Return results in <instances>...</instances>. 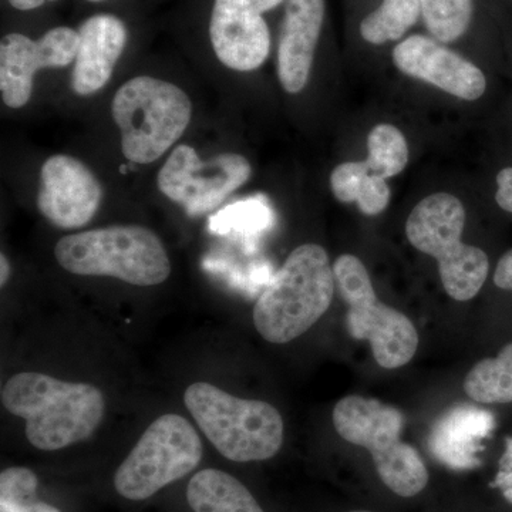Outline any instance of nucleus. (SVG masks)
Wrapping results in <instances>:
<instances>
[{"label":"nucleus","mask_w":512,"mask_h":512,"mask_svg":"<svg viewBox=\"0 0 512 512\" xmlns=\"http://www.w3.org/2000/svg\"><path fill=\"white\" fill-rule=\"evenodd\" d=\"M404 423L397 407L362 396L343 397L333 409V426L339 436L366 448L384 485L410 498L429 484V471L419 451L402 440Z\"/></svg>","instance_id":"5"},{"label":"nucleus","mask_w":512,"mask_h":512,"mask_svg":"<svg viewBox=\"0 0 512 512\" xmlns=\"http://www.w3.org/2000/svg\"><path fill=\"white\" fill-rule=\"evenodd\" d=\"M103 188L93 171L77 158L56 154L40 170L37 208L60 229H79L99 210Z\"/></svg>","instance_id":"13"},{"label":"nucleus","mask_w":512,"mask_h":512,"mask_svg":"<svg viewBox=\"0 0 512 512\" xmlns=\"http://www.w3.org/2000/svg\"><path fill=\"white\" fill-rule=\"evenodd\" d=\"M0 512H62L55 505L43 503V501H0Z\"/></svg>","instance_id":"28"},{"label":"nucleus","mask_w":512,"mask_h":512,"mask_svg":"<svg viewBox=\"0 0 512 512\" xmlns=\"http://www.w3.org/2000/svg\"><path fill=\"white\" fill-rule=\"evenodd\" d=\"M184 403L205 437L227 460H269L284 444V420L272 404L232 396L207 382L190 384Z\"/></svg>","instance_id":"4"},{"label":"nucleus","mask_w":512,"mask_h":512,"mask_svg":"<svg viewBox=\"0 0 512 512\" xmlns=\"http://www.w3.org/2000/svg\"><path fill=\"white\" fill-rule=\"evenodd\" d=\"M37 488L39 477L28 467H9L0 474V501L32 500Z\"/></svg>","instance_id":"25"},{"label":"nucleus","mask_w":512,"mask_h":512,"mask_svg":"<svg viewBox=\"0 0 512 512\" xmlns=\"http://www.w3.org/2000/svg\"><path fill=\"white\" fill-rule=\"evenodd\" d=\"M393 62L400 72L433 84L457 99H480L487 79L476 64L429 36L413 35L393 49Z\"/></svg>","instance_id":"14"},{"label":"nucleus","mask_w":512,"mask_h":512,"mask_svg":"<svg viewBox=\"0 0 512 512\" xmlns=\"http://www.w3.org/2000/svg\"><path fill=\"white\" fill-rule=\"evenodd\" d=\"M491 485L498 488L505 500L512 504V437L505 440V450L498 463L497 476Z\"/></svg>","instance_id":"26"},{"label":"nucleus","mask_w":512,"mask_h":512,"mask_svg":"<svg viewBox=\"0 0 512 512\" xmlns=\"http://www.w3.org/2000/svg\"><path fill=\"white\" fill-rule=\"evenodd\" d=\"M8 2L12 8L26 12V10L37 9L45 5V3L57 2V0H8Z\"/></svg>","instance_id":"30"},{"label":"nucleus","mask_w":512,"mask_h":512,"mask_svg":"<svg viewBox=\"0 0 512 512\" xmlns=\"http://www.w3.org/2000/svg\"><path fill=\"white\" fill-rule=\"evenodd\" d=\"M370 174L387 178L402 173L409 163V146L406 137L392 124H377L367 137V158L365 161Z\"/></svg>","instance_id":"22"},{"label":"nucleus","mask_w":512,"mask_h":512,"mask_svg":"<svg viewBox=\"0 0 512 512\" xmlns=\"http://www.w3.org/2000/svg\"><path fill=\"white\" fill-rule=\"evenodd\" d=\"M89 2H94V3H96V2H103V0H89Z\"/></svg>","instance_id":"32"},{"label":"nucleus","mask_w":512,"mask_h":512,"mask_svg":"<svg viewBox=\"0 0 512 512\" xmlns=\"http://www.w3.org/2000/svg\"><path fill=\"white\" fill-rule=\"evenodd\" d=\"M185 495L194 512H265L238 478L218 468L198 471Z\"/></svg>","instance_id":"18"},{"label":"nucleus","mask_w":512,"mask_h":512,"mask_svg":"<svg viewBox=\"0 0 512 512\" xmlns=\"http://www.w3.org/2000/svg\"><path fill=\"white\" fill-rule=\"evenodd\" d=\"M495 201L498 207L512 214V167L503 168L498 173Z\"/></svg>","instance_id":"27"},{"label":"nucleus","mask_w":512,"mask_h":512,"mask_svg":"<svg viewBox=\"0 0 512 512\" xmlns=\"http://www.w3.org/2000/svg\"><path fill=\"white\" fill-rule=\"evenodd\" d=\"M0 266H2V271H0V286L3 288V286L8 284L10 276L9 259L6 258L5 254L0 255Z\"/></svg>","instance_id":"31"},{"label":"nucleus","mask_w":512,"mask_h":512,"mask_svg":"<svg viewBox=\"0 0 512 512\" xmlns=\"http://www.w3.org/2000/svg\"><path fill=\"white\" fill-rule=\"evenodd\" d=\"M349 512H372V511H349Z\"/></svg>","instance_id":"33"},{"label":"nucleus","mask_w":512,"mask_h":512,"mask_svg":"<svg viewBox=\"0 0 512 512\" xmlns=\"http://www.w3.org/2000/svg\"><path fill=\"white\" fill-rule=\"evenodd\" d=\"M466 208L456 195L436 192L410 212L406 235L417 251L436 259L447 295L466 302L478 295L490 261L483 249L463 241Z\"/></svg>","instance_id":"7"},{"label":"nucleus","mask_w":512,"mask_h":512,"mask_svg":"<svg viewBox=\"0 0 512 512\" xmlns=\"http://www.w3.org/2000/svg\"><path fill=\"white\" fill-rule=\"evenodd\" d=\"M328 252L318 244L293 249L254 306L256 332L274 345L298 339L315 325L335 296Z\"/></svg>","instance_id":"2"},{"label":"nucleus","mask_w":512,"mask_h":512,"mask_svg":"<svg viewBox=\"0 0 512 512\" xmlns=\"http://www.w3.org/2000/svg\"><path fill=\"white\" fill-rule=\"evenodd\" d=\"M271 220L272 214L269 205L259 198H251V200L229 205L220 212L214 220V228H220L221 232L228 231V229L256 232L268 227Z\"/></svg>","instance_id":"24"},{"label":"nucleus","mask_w":512,"mask_h":512,"mask_svg":"<svg viewBox=\"0 0 512 512\" xmlns=\"http://www.w3.org/2000/svg\"><path fill=\"white\" fill-rule=\"evenodd\" d=\"M464 392L474 402L503 404L512 402V343L495 357L481 360L467 373Z\"/></svg>","instance_id":"20"},{"label":"nucleus","mask_w":512,"mask_h":512,"mask_svg":"<svg viewBox=\"0 0 512 512\" xmlns=\"http://www.w3.org/2000/svg\"><path fill=\"white\" fill-rule=\"evenodd\" d=\"M79 32L67 26L47 30L39 40L9 33L0 42V93L9 109H22L32 99L36 73L63 69L76 60Z\"/></svg>","instance_id":"11"},{"label":"nucleus","mask_w":512,"mask_h":512,"mask_svg":"<svg viewBox=\"0 0 512 512\" xmlns=\"http://www.w3.org/2000/svg\"><path fill=\"white\" fill-rule=\"evenodd\" d=\"M494 429L493 413L474 404H456L436 421L427 446L433 457L451 470H474L481 464L484 441Z\"/></svg>","instance_id":"17"},{"label":"nucleus","mask_w":512,"mask_h":512,"mask_svg":"<svg viewBox=\"0 0 512 512\" xmlns=\"http://www.w3.org/2000/svg\"><path fill=\"white\" fill-rule=\"evenodd\" d=\"M121 151L134 164H151L180 140L191 123L192 104L181 87L150 76L128 80L111 103Z\"/></svg>","instance_id":"6"},{"label":"nucleus","mask_w":512,"mask_h":512,"mask_svg":"<svg viewBox=\"0 0 512 512\" xmlns=\"http://www.w3.org/2000/svg\"><path fill=\"white\" fill-rule=\"evenodd\" d=\"M251 174V164L241 154L225 153L202 161L194 147L183 144L175 147L165 161L157 185L161 194L188 215L201 217L247 184Z\"/></svg>","instance_id":"10"},{"label":"nucleus","mask_w":512,"mask_h":512,"mask_svg":"<svg viewBox=\"0 0 512 512\" xmlns=\"http://www.w3.org/2000/svg\"><path fill=\"white\" fill-rule=\"evenodd\" d=\"M285 0H214L210 39L215 56L228 69L252 72L271 52V33L262 18Z\"/></svg>","instance_id":"12"},{"label":"nucleus","mask_w":512,"mask_h":512,"mask_svg":"<svg viewBox=\"0 0 512 512\" xmlns=\"http://www.w3.org/2000/svg\"><path fill=\"white\" fill-rule=\"evenodd\" d=\"M330 188L336 200L356 204L367 217L382 214L392 197L387 181L370 174L363 161L339 164L330 174Z\"/></svg>","instance_id":"19"},{"label":"nucleus","mask_w":512,"mask_h":512,"mask_svg":"<svg viewBox=\"0 0 512 512\" xmlns=\"http://www.w3.org/2000/svg\"><path fill=\"white\" fill-rule=\"evenodd\" d=\"M420 16L421 0H383L360 23V35L370 45L396 42L416 25Z\"/></svg>","instance_id":"21"},{"label":"nucleus","mask_w":512,"mask_h":512,"mask_svg":"<svg viewBox=\"0 0 512 512\" xmlns=\"http://www.w3.org/2000/svg\"><path fill=\"white\" fill-rule=\"evenodd\" d=\"M77 32L79 47L74 60L72 90L77 96L89 97L110 82L127 45L128 33L123 20L110 13L84 20Z\"/></svg>","instance_id":"16"},{"label":"nucleus","mask_w":512,"mask_h":512,"mask_svg":"<svg viewBox=\"0 0 512 512\" xmlns=\"http://www.w3.org/2000/svg\"><path fill=\"white\" fill-rule=\"evenodd\" d=\"M0 399L10 414L25 420L26 439L42 451L62 450L89 439L106 413V399L99 387L45 373L10 377Z\"/></svg>","instance_id":"1"},{"label":"nucleus","mask_w":512,"mask_h":512,"mask_svg":"<svg viewBox=\"0 0 512 512\" xmlns=\"http://www.w3.org/2000/svg\"><path fill=\"white\" fill-rule=\"evenodd\" d=\"M325 12V0H285L276 72L286 93H301L309 82Z\"/></svg>","instance_id":"15"},{"label":"nucleus","mask_w":512,"mask_h":512,"mask_svg":"<svg viewBox=\"0 0 512 512\" xmlns=\"http://www.w3.org/2000/svg\"><path fill=\"white\" fill-rule=\"evenodd\" d=\"M202 453V441L190 421L180 414H163L117 468L114 488L126 500H147L192 473Z\"/></svg>","instance_id":"9"},{"label":"nucleus","mask_w":512,"mask_h":512,"mask_svg":"<svg viewBox=\"0 0 512 512\" xmlns=\"http://www.w3.org/2000/svg\"><path fill=\"white\" fill-rule=\"evenodd\" d=\"M336 286L346 306V328L356 340H366L377 365L399 369L416 355L419 333L412 320L377 298L365 264L355 255L333 262Z\"/></svg>","instance_id":"8"},{"label":"nucleus","mask_w":512,"mask_h":512,"mask_svg":"<svg viewBox=\"0 0 512 512\" xmlns=\"http://www.w3.org/2000/svg\"><path fill=\"white\" fill-rule=\"evenodd\" d=\"M494 284L504 291H512V249L505 252L494 272Z\"/></svg>","instance_id":"29"},{"label":"nucleus","mask_w":512,"mask_h":512,"mask_svg":"<svg viewBox=\"0 0 512 512\" xmlns=\"http://www.w3.org/2000/svg\"><path fill=\"white\" fill-rule=\"evenodd\" d=\"M473 0H421V18L434 39L456 42L470 28Z\"/></svg>","instance_id":"23"},{"label":"nucleus","mask_w":512,"mask_h":512,"mask_svg":"<svg viewBox=\"0 0 512 512\" xmlns=\"http://www.w3.org/2000/svg\"><path fill=\"white\" fill-rule=\"evenodd\" d=\"M57 264L79 276H106L136 286L163 284L171 261L163 241L141 225H113L60 238Z\"/></svg>","instance_id":"3"}]
</instances>
